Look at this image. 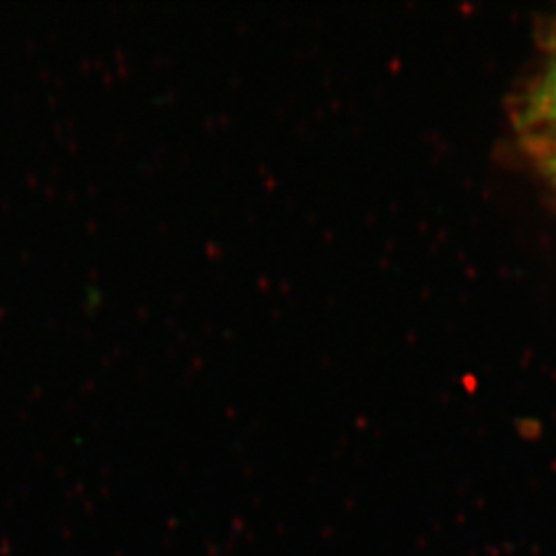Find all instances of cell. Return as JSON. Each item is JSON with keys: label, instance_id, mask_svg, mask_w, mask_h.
<instances>
[{"label": "cell", "instance_id": "obj_1", "mask_svg": "<svg viewBox=\"0 0 556 556\" xmlns=\"http://www.w3.org/2000/svg\"><path fill=\"white\" fill-rule=\"evenodd\" d=\"M538 108L540 110H556V66L551 71L548 79L542 87V93L538 98Z\"/></svg>", "mask_w": 556, "mask_h": 556}, {"label": "cell", "instance_id": "obj_2", "mask_svg": "<svg viewBox=\"0 0 556 556\" xmlns=\"http://www.w3.org/2000/svg\"><path fill=\"white\" fill-rule=\"evenodd\" d=\"M542 118L546 119L548 130H551V147H553V155L556 161V110H540Z\"/></svg>", "mask_w": 556, "mask_h": 556}]
</instances>
